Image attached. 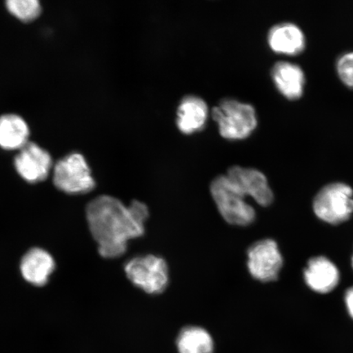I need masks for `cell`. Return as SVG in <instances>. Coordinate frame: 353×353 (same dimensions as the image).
<instances>
[{
    "label": "cell",
    "mask_w": 353,
    "mask_h": 353,
    "mask_svg": "<svg viewBox=\"0 0 353 353\" xmlns=\"http://www.w3.org/2000/svg\"><path fill=\"white\" fill-rule=\"evenodd\" d=\"M345 302L347 311L348 312H350V315L352 316V319H353V287H352L351 289L347 291Z\"/></svg>",
    "instance_id": "d6986e66"
},
{
    "label": "cell",
    "mask_w": 353,
    "mask_h": 353,
    "mask_svg": "<svg viewBox=\"0 0 353 353\" xmlns=\"http://www.w3.org/2000/svg\"><path fill=\"white\" fill-rule=\"evenodd\" d=\"M6 6L12 15L26 22L37 19L41 12L38 0H8Z\"/></svg>",
    "instance_id": "e0dca14e"
},
{
    "label": "cell",
    "mask_w": 353,
    "mask_h": 353,
    "mask_svg": "<svg viewBox=\"0 0 353 353\" xmlns=\"http://www.w3.org/2000/svg\"><path fill=\"white\" fill-rule=\"evenodd\" d=\"M352 265H353V259H352Z\"/></svg>",
    "instance_id": "ffe728a7"
},
{
    "label": "cell",
    "mask_w": 353,
    "mask_h": 353,
    "mask_svg": "<svg viewBox=\"0 0 353 353\" xmlns=\"http://www.w3.org/2000/svg\"><path fill=\"white\" fill-rule=\"evenodd\" d=\"M179 353H214L211 334L200 326L190 325L181 330L176 339Z\"/></svg>",
    "instance_id": "2e32d148"
},
{
    "label": "cell",
    "mask_w": 353,
    "mask_h": 353,
    "mask_svg": "<svg viewBox=\"0 0 353 353\" xmlns=\"http://www.w3.org/2000/svg\"><path fill=\"white\" fill-rule=\"evenodd\" d=\"M271 77L278 92L286 99L301 98L305 87V76L296 64L279 61L273 65Z\"/></svg>",
    "instance_id": "30bf717a"
},
{
    "label": "cell",
    "mask_w": 353,
    "mask_h": 353,
    "mask_svg": "<svg viewBox=\"0 0 353 353\" xmlns=\"http://www.w3.org/2000/svg\"><path fill=\"white\" fill-rule=\"evenodd\" d=\"M248 269L254 279L262 282L277 280L283 259L276 241L266 239L254 243L248 250Z\"/></svg>",
    "instance_id": "52a82bcc"
},
{
    "label": "cell",
    "mask_w": 353,
    "mask_h": 353,
    "mask_svg": "<svg viewBox=\"0 0 353 353\" xmlns=\"http://www.w3.org/2000/svg\"><path fill=\"white\" fill-rule=\"evenodd\" d=\"M219 134L229 140H242L253 134L258 125L253 105L233 99H225L211 110Z\"/></svg>",
    "instance_id": "7a4b0ae2"
},
{
    "label": "cell",
    "mask_w": 353,
    "mask_h": 353,
    "mask_svg": "<svg viewBox=\"0 0 353 353\" xmlns=\"http://www.w3.org/2000/svg\"><path fill=\"white\" fill-rule=\"evenodd\" d=\"M86 215L99 254L114 259L126 252L129 241L143 236L149 210L139 201L126 206L117 198L101 196L87 205Z\"/></svg>",
    "instance_id": "6da1fadb"
},
{
    "label": "cell",
    "mask_w": 353,
    "mask_h": 353,
    "mask_svg": "<svg viewBox=\"0 0 353 353\" xmlns=\"http://www.w3.org/2000/svg\"><path fill=\"white\" fill-rule=\"evenodd\" d=\"M304 279L309 288L320 294H327L339 282V272L335 265L325 257L309 260L304 270Z\"/></svg>",
    "instance_id": "4fadbf2b"
},
{
    "label": "cell",
    "mask_w": 353,
    "mask_h": 353,
    "mask_svg": "<svg viewBox=\"0 0 353 353\" xmlns=\"http://www.w3.org/2000/svg\"><path fill=\"white\" fill-rule=\"evenodd\" d=\"M313 210L325 223L334 225L345 222L353 214L352 188L342 183L326 185L316 194Z\"/></svg>",
    "instance_id": "5b68a950"
},
{
    "label": "cell",
    "mask_w": 353,
    "mask_h": 353,
    "mask_svg": "<svg viewBox=\"0 0 353 353\" xmlns=\"http://www.w3.org/2000/svg\"><path fill=\"white\" fill-rule=\"evenodd\" d=\"M268 46L276 54L295 56L304 50L306 39L302 30L292 23H282L269 30Z\"/></svg>",
    "instance_id": "8fae6325"
},
{
    "label": "cell",
    "mask_w": 353,
    "mask_h": 353,
    "mask_svg": "<svg viewBox=\"0 0 353 353\" xmlns=\"http://www.w3.org/2000/svg\"><path fill=\"white\" fill-rule=\"evenodd\" d=\"M17 173L30 183L42 182L52 167L50 154L34 143L28 142L19 150L14 159Z\"/></svg>",
    "instance_id": "ba28073f"
},
{
    "label": "cell",
    "mask_w": 353,
    "mask_h": 353,
    "mask_svg": "<svg viewBox=\"0 0 353 353\" xmlns=\"http://www.w3.org/2000/svg\"><path fill=\"white\" fill-rule=\"evenodd\" d=\"M337 74L341 81L347 87L353 88V52H347L337 61Z\"/></svg>",
    "instance_id": "ac0fdd59"
},
{
    "label": "cell",
    "mask_w": 353,
    "mask_h": 353,
    "mask_svg": "<svg viewBox=\"0 0 353 353\" xmlns=\"http://www.w3.org/2000/svg\"><path fill=\"white\" fill-rule=\"evenodd\" d=\"M28 123L16 114L0 117V147L8 151L20 150L28 143Z\"/></svg>",
    "instance_id": "9a60e30c"
},
{
    "label": "cell",
    "mask_w": 353,
    "mask_h": 353,
    "mask_svg": "<svg viewBox=\"0 0 353 353\" xmlns=\"http://www.w3.org/2000/svg\"><path fill=\"white\" fill-rule=\"evenodd\" d=\"M209 117L205 101L196 95L185 96L176 110V126L184 134L201 130Z\"/></svg>",
    "instance_id": "7c38bea8"
},
{
    "label": "cell",
    "mask_w": 353,
    "mask_h": 353,
    "mask_svg": "<svg viewBox=\"0 0 353 353\" xmlns=\"http://www.w3.org/2000/svg\"><path fill=\"white\" fill-rule=\"evenodd\" d=\"M210 193L221 216L229 224L245 227L254 223L255 210L226 174L216 176Z\"/></svg>",
    "instance_id": "3957f363"
},
{
    "label": "cell",
    "mask_w": 353,
    "mask_h": 353,
    "mask_svg": "<svg viewBox=\"0 0 353 353\" xmlns=\"http://www.w3.org/2000/svg\"><path fill=\"white\" fill-rule=\"evenodd\" d=\"M54 183L68 194H86L95 188L91 170L83 154L74 152L61 159L54 167Z\"/></svg>",
    "instance_id": "8992f818"
},
{
    "label": "cell",
    "mask_w": 353,
    "mask_h": 353,
    "mask_svg": "<svg viewBox=\"0 0 353 353\" xmlns=\"http://www.w3.org/2000/svg\"><path fill=\"white\" fill-rule=\"evenodd\" d=\"M125 272L132 285L149 294H160L169 285V268L164 259L156 255L130 259L125 265Z\"/></svg>",
    "instance_id": "277c9868"
},
{
    "label": "cell",
    "mask_w": 353,
    "mask_h": 353,
    "mask_svg": "<svg viewBox=\"0 0 353 353\" xmlns=\"http://www.w3.org/2000/svg\"><path fill=\"white\" fill-rule=\"evenodd\" d=\"M55 268V263L47 251L34 248L28 251L21 263V272L26 281L34 285L43 286Z\"/></svg>",
    "instance_id": "5bb4252c"
},
{
    "label": "cell",
    "mask_w": 353,
    "mask_h": 353,
    "mask_svg": "<svg viewBox=\"0 0 353 353\" xmlns=\"http://www.w3.org/2000/svg\"><path fill=\"white\" fill-rule=\"evenodd\" d=\"M226 175L243 195L252 197L259 205L267 207L273 202L274 196L266 176L262 172L234 165L228 169Z\"/></svg>",
    "instance_id": "9c48e42d"
}]
</instances>
